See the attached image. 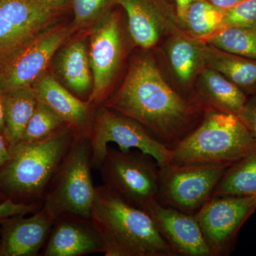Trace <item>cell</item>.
<instances>
[{
	"label": "cell",
	"mask_w": 256,
	"mask_h": 256,
	"mask_svg": "<svg viewBox=\"0 0 256 256\" xmlns=\"http://www.w3.org/2000/svg\"><path fill=\"white\" fill-rule=\"evenodd\" d=\"M227 166L178 164L160 168V204L195 214L212 197Z\"/></svg>",
	"instance_id": "cell-8"
},
{
	"label": "cell",
	"mask_w": 256,
	"mask_h": 256,
	"mask_svg": "<svg viewBox=\"0 0 256 256\" xmlns=\"http://www.w3.org/2000/svg\"><path fill=\"white\" fill-rule=\"evenodd\" d=\"M256 28V0H244L224 10L222 28Z\"/></svg>",
	"instance_id": "cell-28"
},
{
	"label": "cell",
	"mask_w": 256,
	"mask_h": 256,
	"mask_svg": "<svg viewBox=\"0 0 256 256\" xmlns=\"http://www.w3.org/2000/svg\"><path fill=\"white\" fill-rule=\"evenodd\" d=\"M74 14V26L78 28L100 18L116 0H72Z\"/></svg>",
	"instance_id": "cell-27"
},
{
	"label": "cell",
	"mask_w": 256,
	"mask_h": 256,
	"mask_svg": "<svg viewBox=\"0 0 256 256\" xmlns=\"http://www.w3.org/2000/svg\"><path fill=\"white\" fill-rule=\"evenodd\" d=\"M37 102L32 86L5 92L4 136L10 146L20 142Z\"/></svg>",
	"instance_id": "cell-21"
},
{
	"label": "cell",
	"mask_w": 256,
	"mask_h": 256,
	"mask_svg": "<svg viewBox=\"0 0 256 256\" xmlns=\"http://www.w3.org/2000/svg\"><path fill=\"white\" fill-rule=\"evenodd\" d=\"M256 195V152L228 166L212 196Z\"/></svg>",
	"instance_id": "cell-23"
},
{
	"label": "cell",
	"mask_w": 256,
	"mask_h": 256,
	"mask_svg": "<svg viewBox=\"0 0 256 256\" xmlns=\"http://www.w3.org/2000/svg\"><path fill=\"white\" fill-rule=\"evenodd\" d=\"M75 138L73 130L64 126L42 140L20 141L10 146L11 156L0 169V190L14 202L18 198L26 204L43 202Z\"/></svg>",
	"instance_id": "cell-3"
},
{
	"label": "cell",
	"mask_w": 256,
	"mask_h": 256,
	"mask_svg": "<svg viewBox=\"0 0 256 256\" xmlns=\"http://www.w3.org/2000/svg\"><path fill=\"white\" fill-rule=\"evenodd\" d=\"M62 8L38 0H0V65L52 26Z\"/></svg>",
	"instance_id": "cell-10"
},
{
	"label": "cell",
	"mask_w": 256,
	"mask_h": 256,
	"mask_svg": "<svg viewBox=\"0 0 256 256\" xmlns=\"http://www.w3.org/2000/svg\"><path fill=\"white\" fill-rule=\"evenodd\" d=\"M248 100L238 86L220 72L205 66L202 69L196 100L198 110L225 112L240 117Z\"/></svg>",
	"instance_id": "cell-18"
},
{
	"label": "cell",
	"mask_w": 256,
	"mask_h": 256,
	"mask_svg": "<svg viewBox=\"0 0 256 256\" xmlns=\"http://www.w3.org/2000/svg\"><path fill=\"white\" fill-rule=\"evenodd\" d=\"M104 106L137 121L171 148L193 130L200 111L170 86L150 57L133 62L120 88Z\"/></svg>",
	"instance_id": "cell-1"
},
{
	"label": "cell",
	"mask_w": 256,
	"mask_h": 256,
	"mask_svg": "<svg viewBox=\"0 0 256 256\" xmlns=\"http://www.w3.org/2000/svg\"><path fill=\"white\" fill-rule=\"evenodd\" d=\"M116 4L126 12L131 37L143 48L154 46L178 18L166 0H116Z\"/></svg>",
	"instance_id": "cell-17"
},
{
	"label": "cell",
	"mask_w": 256,
	"mask_h": 256,
	"mask_svg": "<svg viewBox=\"0 0 256 256\" xmlns=\"http://www.w3.org/2000/svg\"><path fill=\"white\" fill-rule=\"evenodd\" d=\"M239 118L246 126L256 142V94L248 99Z\"/></svg>",
	"instance_id": "cell-30"
},
{
	"label": "cell",
	"mask_w": 256,
	"mask_h": 256,
	"mask_svg": "<svg viewBox=\"0 0 256 256\" xmlns=\"http://www.w3.org/2000/svg\"><path fill=\"white\" fill-rule=\"evenodd\" d=\"M256 210V195L212 196L196 214L212 256L228 255L248 218Z\"/></svg>",
	"instance_id": "cell-11"
},
{
	"label": "cell",
	"mask_w": 256,
	"mask_h": 256,
	"mask_svg": "<svg viewBox=\"0 0 256 256\" xmlns=\"http://www.w3.org/2000/svg\"><path fill=\"white\" fill-rule=\"evenodd\" d=\"M178 164L232 166L256 152V142L238 116L205 112L201 124L172 148Z\"/></svg>",
	"instance_id": "cell-4"
},
{
	"label": "cell",
	"mask_w": 256,
	"mask_h": 256,
	"mask_svg": "<svg viewBox=\"0 0 256 256\" xmlns=\"http://www.w3.org/2000/svg\"><path fill=\"white\" fill-rule=\"evenodd\" d=\"M204 65L220 72L246 95L256 94V60L205 45Z\"/></svg>",
	"instance_id": "cell-19"
},
{
	"label": "cell",
	"mask_w": 256,
	"mask_h": 256,
	"mask_svg": "<svg viewBox=\"0 0 256 256\" xmlns=\"http://www.w3.org/2000/svg\"><path fill=\"white\" fill-rule=\"evenodd\" d=\"M98 170L104 185L133 206L148 212L158 203L160 166L149 154L108 146Z\"/></svg>",
	"instance_id": "cell-6"
},
{
	"label": "cell",
	"mask_w": 256,
	"mask_h": 256,
	"mask_svg": "<svg viewBox=\"0 0 256 256\" xmlns=\"http://www.w3.org/2000/svg\"><path fill=\"white\" fill-rule=\"evenodd\" d=\"M148 213L176 256H212L196 214L164 206L159 202Z\"/></svg>",
	"instance_id": "cell-15"
},
{
	"label": "cell",
	"mask_w": 256,
	"mask_h": 256,
	"mask_svg": "<svg viewBox=\"0 0 256 256\" xmlns=\"http://www.w3.org/2000/svg\"><path fill=\"white\" fill-rule=\"evenodd\" d=\"M122 43L118 14L108 11L92 30L89 62L92 90L88 101L100 104L105 98L122 58Z\"/></svg>",
	"instance_id": "cell-12"
},
{
	"label": "cell",
	"mask_w": 256,
	"mask_h": 256,
	"mask_svg": "<svg viewBox=\"0 0 256 256\" xmlns=\"http://www.w3.org/2000/svg\"><path fill=\"white\" fill-rule=\"evenodd\" d=\"M66 126L50 108L38 101L20 141L36 142L50 137Z\"/></svg>",
	"instance_id": "cell-26"
},
{
	"label": "cell",
	"mask_w": 256,
	"mask_h": 256,
	"mask_svg": "<svg viewBox=\"0 0 256 256\" xmlns=\"http://www.w3.org/2000/svg\"><path fill=\"white\" fill-rule=\"evenodd\" d=\"M38 1L54 8H63L67 3L72 2V0H38Z\"/></svg>",
	"instance_id": "cell-35"
},
{
	"label": "cell",
	"mask_w": 256,
	"mask_h": 256,
	"mask_svg": "<svg viewBox=\"0 0 256 256\" xmlns=\"http://www.w3.org/2000/svg\"><path fill=\"white\" fill-rule=\"evenodd\" d=\"M212 4L222 10H228L234 8L244 0H208Z\"/></svg>",
	"instance_id": "cell-33"
},
{
	"label": "cell",
	"mask_w": 256,
	"mask_h": 256,
	"mask_svg": "<svg viewBox=\"0 0 256 256\" xmlns=\"http://www.w3.org/2000/svg\"><path fill=\"white\" fill-rule=\"evenodd\" d=\"M104 254L105 245L90 218L66 214L57 217L42 252L44 256Z\"/></svg>",
	"instance_id": "cell-14"
},
{
	"label": "cell",
	"mask_w": 256,
	"mask_h": 256,
	"mask_svg": "<svg viewBox=\"0 0 256 256\" xmlns=\"http://www.w3.org/2000/svg\"><path fill=\"white\" fill-rule=\"evenodd\" d=\"M205 44L194 38L180 35L168 47L170 66L182 84H190L204 65Z\"/></svg>",
	"instance_id": "cell-22"
},
{
	"label": "cell",
	"mask_w": 256,
	"mask_h": 256,
	"mask_svg": "<svg viewBox=\"0 0 256 256\" xmlns=\"http://www.w3.org/2000/svg\"><path fill=\"white\" fill-rule=\"evenodd\" d=\"M176 4V14L178 21L184 24L186 13L190 5L196 0H174Z\"/></svg>",
	"instance_id": "cell-31"
},
{
	"label": "cell",
	"mask_w": 256,
	"mask_h": 256,
	"mask_svg": "<svg viewBox=\"0 0 256 256\" xmlns=\"http://www.w3.org/2000/svg\"><path fill=\"white\" fill-rule=\"evenodd\" d=\"M224 14V10L208 0H196L188 8L184 24L194 38L202 41L222 30Z\"/></svg>",
	"instance_id": "cell-25"
},
{
	"label": "cell",
	"mask_w": 256,
	"mask_h": 256,
	"mask_svg": "<svg viewBox=\"0 0 256 256\" xmlns=\"http://www.w3.org/2000/svg\"><path fill=\"white\" fill-rule=\"evenodd\" d=\"M43 202L38 203H21L6 198L0 203V220L16 216H25L28 214H34L40 210Z\"/></svg>",
	"instance_id": "cell-29"
},
{
	"label": "cell",
	"mask_w": 256,
	"mask_h": 256,
	"mask_svg": "<svg viewBox=\"0 0 256 256\" xmlns=\"http://www.w3.org/2000/svg\"><path fill=\"white\" fill-rule=\"evenodd\" d=\"M89 138H75L43 198V207L54 220L66 214L90 218L96 195L92 175Z\"/></svg>",
	"instance_id": "cell-5"
},
{
	"label": "cell",
	"mask_w": 256,
	"mask_h": 256,
	"mask_svg": "<svg viewBox=\"0 0 256 256\" xmlns=\"http://www.w3.org/2000/svg\"><path fill=\"white\" fill-rule=\"evenodd\" d=\"M24 216L0 220V256H36L46 245L54 218L42 206Z\"/></svg>",
	"instance_id": "cell-13"
},
{
	"label": "cell",
	"mask_w": 256,
	"mask_h": 256,
	"mask_svg": "<svg viewBox=\"0 0 256 256\" xmlns=\"http://www.w3.org/2000/svg\"><path fill=\"white\" fill-rule=\"evenodd\" d=\"M37 100L55 112L64 124L73 130L75 137L89 138L94 118L92 102L79 99L50 74H44L32 85Z\"/></svg>",
	"instance_id": "cell-16"
},
{
	"label": "cell",
	"mask_w": 256,
	"mask_h": 256,
	"mask_svg": "<svg viewBox=\"0 0 256 256\" xmlns=\"http://www.w3.org/2000/svg\"><path fill=\"white\" fill-rule=\"evenodd\" d=\"M10 156L9 143L3 134H0V169L8 162Z\"/></svg>",
	"instance_id": "cell-32"
},
{
	"label": "cell",
	"mask_w": 256,
	"mask_h": 256,
	"mask_svg": "<svg viewBox=\"0 0 256 256\" xmlns=\"http://www.w3.org/2000/svg\"><path fill=\"white\" fill-rule=\"evenodd\" d=\"M76 30L74 24L50 26L3 62L0 65V90L5 94L32 87Z\"/></svg>",
	"instance_id": "cell-9"
},
{
	"label": "cell",
	"mask_w": 256,
	"mask_h": 256,
	"mask_svg": "<svg viewBox=\"0 0 256 256\" xmlns=\"http://www.w3.org/2000/svg\"><path fill=\"white\" fill-rule=\"evenodd\" d=\"M90 218L106 256H178L148 212L106 185L96 186Z\"/></svg>",
	"instance_id": "cell-2"
},
{
	"label": "cell",
	"mask_w": 256,
	"mask_h": 256,
	"mask_svg": "<svg viewBox=\"0 0 256 256\" xmlns=\"http://www.w3.org/2000/svg\"><path fill=\"white\" fill-rule=\"evenodd\" d=\"M58 64L60 76L70 90L78 96L92 94L94 80L88 50L84 42L78 40L66 46Z\"/></svg>",
	"instance_id": "cell-20"
},
{
	"label": "cell",
	"mask_w": 256,
	"mask_h": 256,
	"mask_svg": "<svg viewBox=\"0 0 256 256\" xmlns=\"http://www.w3.org/2000/svg\"><path fill=\"white\" fill-rule=\"evenodd\" d=\"M90 141L92 169H99L110 142L116 143L124 152L136 149L149 154L160 168L172 162L171 148L158 140L137 121L104 106L94 116Z\"/></svg>",
	"instance_id": "cell-7"
},
{
	"label": "cell",
	"mask_w": 256,
	"mask_h": 256,
	"mask_svg": "<svg viewBox=\"0 0 256 256\" xmlns=\"http://www.w3.org/2000/svg\"><path fill=\"white\" fill-rule=\"evenodd\" d=\"M227 53L256 60V28H228L202 40Z\"/></svg>",
	"instance_id": "cell-24"
},
{
	"label": "cell",
	"mask_w": 256,
	"mask_h": 256,
	"mask_svg": "<svg viewBox=\"0 0 256 256\" xmlns=\"http://www.w3.org/2000/svg\"><path fill=\"white\" fill-rule=\"evenodd\" d=\"M4 92L0 90V134L4 132Z\"/></svg>",
	"instance_id": "cell-34"
}]
</instances>
